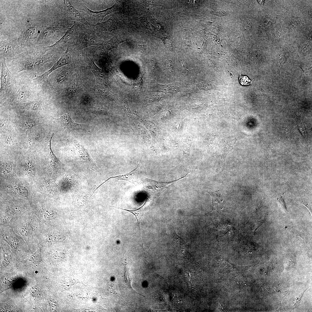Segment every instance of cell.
Wrapping results in <instances>:
<instances>
[{"label": "cell", "mask_w": 312, "mask_h": 312, "mask_svg": "<svg viewBox=\"0 0 312 312\" xmlns=\"http://www.w3.org/2000/svg\"><path fill=\"white\" fill-rule=\"evenodd\" d=\"M77 7L79 10L89 14L91 20L98 23L101 22L106 16L117 10L118 8V6L115 4L105 10L99 11H92L83 4H79Z\"/></svg>", "instance_id": "cell-5"}, {"label": "cell", "mask_w": 312, "mask_h": 312, "mask_svg": "<svg viewBox=\"0 0 312 312\" xmlns=\"http://www.w3.org/2000/svg\"><path fill=\"white\" fill-rule=\"evenodd\" d=\"M73 144L78 157L89 168L94 171H96L98 168L87 150L77 141H74Z\"/></svg>", "instance_id": "cell-8"}, {"label": "cell", "mask_w": 312, "mask_h": 312, "mask_svg": "<svg viewBox=\"0 0 312 312\" xmlns=\"http://www.w3.org/2000/svg\"><path fill=\"white\" fill-rule=\"evenodd\" d=\"M143 83V81L142 79L141 78V79L138 81V82L137 84V85L136 87V89L137 92H139V91H141L142 88Z\"/></svg>", "instance_id": "cell-30"}, {"label": "cell", "mask_w": 312, "mask_h": 312, "mask_svg": "<svg viewBox=\"0 0 312 312\" xmlns=\"http://www.w3.org/2000/svg\"><path fill=\"white\" fill-rule=\"evenodd\" d=\"M1 63L0 92L1 93H2L6 91L10 85L11 73L7 67L5 59L2 60Z\"/></svg>", "instance_id": "cell-12"}, {"label": "cell", "mask_w": 312, "mask_h": 312, "mask_svg": "<svg viewBox=\"0 0 312 312\" xmlns=\"http://www.w3.org/2000/svg\"><path fill=\"white\" fill-rule=\"evenodd\" d=\"M64 18L62 20L55 23L51 26L46 28L43 31L42 34V36L43 38H47L65 28L64 22L66 20H64Z\"/></svg>", "instance_id": "cell-14"}, {"label": "cell", "mask_w": 312, "mask_h": 312, "mask_svg": "<svg viewBox=\"0 0 312 312\" xmlns=\"http://www.w3.org/2000/svg\"><path fill=\"white\" fill-rule=\"evenodd\" d=\"M39 106V103L38 102H36L32 103L31 105V107L33 110H35L37 109Z\"/></svg>", "instance_id": "cell-32"}, {"label": "cell", "mask_w": 312, "mask_h": 312, "mask_svg": "<svg viewBox=\"0 0 312 312\" xmlns=\"http://www.w3.org/2000/svg\"><path fill=\"white\" fill-rule=\"evenodd\" d=\"M70 74L69 69H63L55 76L54 81L57 84L62 83L67 80Z\"/></svg>", "instance_id": "cell-19"}, {"label": "cell", "mask_w": 312, "mask_h": 312, "mask_svg": "<svg viewBox=\"0 0 312 312\" xmlns=\"http://www.w3.org/2000/svg\"><path fill=\"white\" fill-rule=\"evenodd\" d=\"M299 129L302 134L304 136L305 138H306L307 136L306 131L304 126L303 125V124L302 125L299 126Z\"/></svg>", "instance_id": "cell-31"}, {"label": "cell", "mask_w": 312, "mask_h": 312, "mask_svg": "<svg viewBox=\"0 0 312 312\" xmlns=\"http://www.w3.org/2000/svg\"><path fill=\"white\" fill-rule=\"evenodd\" d=\"M239 80L240 84L242 85L246 86L251 84L252 82L246 76L242 75L240 74Z\"/></svg>", "instance_id": "cell-23"}, {"label": "cell", "mask_w": 312, "mask_h": 312, "mask_svg": "<svg viewBox=\"0 0 312 312\" xmlns=\"http://www.w3.org/2000/svg\"><path fill=\"white\" fill-rule=\"evenodd\" d=\"M80 25L77 21H74L73 25L66 31L64 36L52 45L47 47L50 49L58 47L71 40H76L78 34Z\"/></svg>", "instance_id": "cell-9"}, {"label": "cell", "mask_w": 312, "mask_h": 312, "mask_svg": "<svg viewBox=\"0 0 312 312\" xmlns=\"http://www.w3.org/2000/svg\"><path fill=\"white\" fill-rule=\"evenodd\" d=\"M10 226L14 231L23 238L28 246L39 245L40 238L44 225L33 213H25Z\"/></svg>", "instance_id": "cell-1"}, {"label": "cell", "mask_w": 312, "mask_h": 312, "mask_svg": "<svg viewBox=\"0 0 312 312\" xmlns=\"http://www.w3.org/2000/svg\"><path fill=\"white\" fill-rule=\"evenodd\" d=\"M86 58L88 64L95 77L96 84L105 82L106 78L104 73L102 70L96 65L92 57L87 55L86 56Z\"/></svg>", "instance_id": "cell-13"}, {"label": "cell", "mask_w": 312, "mask_h": 312, "mask_svg": "<svg viewBox=\"0 0 312 312\" xmlns=\"http://www.w3.org/2000/svg\"><path fill=\"white\" fill-rule=\"evenodd\" d=\"M15 46L12 42L5 43L0 47V54L6 57H12L15 53Z\"/></svg>", "instance_id": "cell-16"}, {"label": "cell", "mask_w": 312, "mask_h": 312, "mask_svg": "<svg viewBox=\"0 0 312 312\" xmlns=\"http://www.w3.org/2000/svg\"><path fill=\"white\" fill-rule=\"evenodd\" d=\"M296 24H297L296 23V22H294V21L291 22L290 23L291 25L293 27H294L296 26Z\"/></svg>", "instance_id": "cell-33"}, {"label": "cell", "mask_w": 312, "mask_h": 312, "mask_svg": "<svg viewBox=\"0 0 312 312\" xmlns=\"http://www.w3.org/2000/svg\"><path fill=\"white\" fill-rule=\"evenodd\" d=\"M61 126L69 131L80 129L86 126L84 124H80L75 122L71 118L69 113L61 116L58 118H55Z\"/></svg>", "instance_id": "cell-10"}, {"label": "cell", "mask_w": 312, "mask_h": 312, "mask_svg": "<svg viewBox=\"0 0 312 312\" xmlns=\"http://www.w3.org/2000/svg\"><path fill=\"white\" fill-rule=\"evenodd\" d=\"M64 17L67 20L78 21L85 25L89 27V23L79 12L73 6L69 0L64 1Z\"/></svg>", "instance_id": "cell-6"}, {"label": "cell", "mask_w": 312, "mask_h": 312, "mask_svg": "<svg viewBox=\"0 0 312 312\" xmlns=\"http://www.w3.org/2000/svg\"><path fill=\"white\" fill-rule=\"evenodd\" d=\"M125 269L126 270L125 273V276H126V277H125V280L126 281V283H127V285H129L130 287H131V281H132V280H131V278H130L129 276V270L127 266L125 267Z\"/></svg>", "instance_id": "cell-26"}, {"label": "cell", "mask_w": 312, "mask_h": 312, "mask_svg": "<svg viewBox=\"0 0 312 312\" xmlns=\"http://www.w3.org/2000/svg\"><path fill=\"white\" fill-rule=\"evenodd\" d=\"M78 88V82L75 79L65 90L64 94V99L66 100L73 98L77 92Z\"/></svg>", "instance_id": "cell-18"}, {"label": "cell", "mask_w": 312, "mask_h": 312, "mask_svg": "<svg viewBox=\"0 0 312 312\" xmlns=\"http://www.w3.org/2000/svg\"><path fill=\"white\" fill-rule=\"evenodd\" d=\"M36 28L33 26L27 27L19 38V42L22 45L29 44L33 38L36 32Z\"/></svg>", "instance_id": "cell-15"}, {"label": "cell", "mask_w": 312, "mask_h": 312, "mask_svg": "<svg viewBox=\"0 0 312 312\" xmlns=\"http://www.w3.org/2000/svg\"><path fill=\"white\" fill-rule=\"evenodd\" d=\"M54 58L53 54L51 53L30 57L24 62L21 71L33 69L43 65L48 62L52 61Z\"/></svg>", "instance_id": "cell-7"}, {"label": "cell", "mask_w": 312, "mask_h": 312, "mask_svg": "<svg viewBox=\"0 0 312 312\" xmlns=\"http://www.w3.org/2000/svg\"><path fill=\"white\" fill-rule=\"evenodd\" d=\"M71 46L70 43H68L66 51L62 54L59 60L49 70L42 75L38 76L37 79L39 81H43L47 78L52 72L57 69L67 64L72 63V56L71 54Z\"/></svg>", "instance_id": "cell-4"}, {"label": "cell", "mask_w": 312, "mask_h": 312, "mask_svg": "<svg viewBox=\"0 0 312 312\" xmlns=\"http://www.w3.org/2000/svg\"><path fill=\"white\" fill-rule=\"evenodd\" d=\"M127 40H122L114 36L109 40L103 41L99 47L100 53L103 55L107 56L111 50L117 48L120 44Z\"/></svg>", "instance_id": "cell-11"}, {"label": "cell", "mask_w": 312, "mask_h": 312, "mask_svg": "<svg viewBox=\"0 0 312 312\" xmlns=\"http://www.w3.org/2000/svg\"><path fill=\"white\" fill-rule=\"evenodd\" d=\"M213 13L215 15L221 18L227 15V13L223 10H218L213 12Z\"/></svg>", "instance_id": "cell-28"}, {"label": "cell", "mask_w": 312, "mask_h": 312, "mask_svg": "<svg viewBox=\"0 0 312 312\" xmlns=\"http://www.w3.org/2000/svg\"><path fill=\"white\" fill-rule=\"evenodd\" d=\"M277 202L283 211H285V212H286L287 210L284 198L282 197H281L280 198L278 199Z\"/></svg>", "instance_id": "cell-25"}, {"label": "cell", "mask_w": 312, "mask_h": 312, "mask_svg": "<svg viewBox=\"0 0 312 312\" xmlns=\"http://www.w3.org/2000/svg\"><path fill=\"white\" fill-rule=\"evenodd\" d=\"M243 26L244 28L246 30H249L251 26V22L250 19H246L243 22Z\"/></svg>", "instance_id": "cell-27"}, {"label": "cell", "mask_w": 312, "mask_h": 312, "mask_svg": "<svg viewBox=\"0 0 312 312\" xmlns=\"http://www.w3.org/2000/svg\"><path fill=\"white\" fill-rule=\"evenodd\" d=\"M23 125L26 129H31L36 125V123L34 120L26 119L23 120Z\"/></svg>", "instance_id": "cell-22"}, {"label": "cell", "mask_w": 312, "mask_h": 312, "mask_svg": "<svg viewBox=\"0 0 312 312\" xmlns=\"http://www.w3.org/2000/svg\"><path fill=\"white\" fill-rule=\"evenodd\" d=\"M116 23V18L113 15L104 22H98L95 25L91 24L90 27L99 37H103L109 36L115 29Z\"/></svg>", "instance_id": "cell-3"}, {"label": "cell", "mask_w": 312, "mask_h": 312, "mask_svg": "<svg viewBox=\"0 0 312 312\" xmlns=\"http://www.w3.org/2000/svg\"><path fill=\"white\" fill-rule=\"evenodd\" d=\"M30 293L31 296L35 297H40L41 294L40 289L38 287L35 286L31 287Z\"/></svg>", "instance_id": "cell-24"}, {"label": "cell", "mask_w": 312, "mask_h": 312, "mask_svg": "<svg viewBox=\"0 0 312 312\" xmlns=\"http://www.w3.org/2000/svg\"><path fill=\"white\" fill-rule=\"evenodd\" d=\"M76 41L73 43L75 49H83L93 45H99L103 41L94 30L84 24L80 25Z\"/></svg>", "instance_id": "cell-2"}, {"label": "cell", "mask_w": 312, "mask_h": 312, "mask_svg": "<svg viewBox=\"0 0 312 312\" xmlns=\"http://www.w3.org/2000/svg\"><path fill=\"white\" fill-rule=\"evenodd\" d=\"M1 247L2 250V264L3 266H6L11 262L12 258L11 255L5 248L3 244L0 243Z\"/></svg>", "instance_id": "cell-20"}, {"label": "cell", "mask_w": 312, "mask_h": 312, "mask_svg": "<svg viewBox=\"0 0 312 312\" xmlns=\"http://www.w3.org/2000/svg\"><path fill=\"white\" fill-rule=\"evenodd\" d=\"M28 92L27 90H21L18 92V97L20 99L24 98L25 97L27 96L28 94Z\"/></svg>", "instance_id": "cell-29"}, {"label": "cell", "mask_w": 312, "mask_h": 312, "mask_svg": "<svg viewBox=\"0 0 312 312\" xmlns=\"http://www.w3.org/2000/svg\"><path fill=\"white\" fill-rule=\"evenodd\" d=\"M146 203V202H145V203H144V205H142L141 207H140V208H138L137 209H135V210H128V209H122V208H119V207H114L117 208H118V209H122V210H125V211H129V212H130L131 213H132V214H133L135 216V218H136V220L137 221V222L138 226V229H139V234H140V239H141V242H142V245L143 247V243H142V239H141V233H140V222H141V219H142V217L143 216L144 212L143 207H144L145 204Z\"/></svg>", "instance_id": "cell-17"}, {"label": "cell", "mask_w": 312, "mask_h": 312, "mask_svg": "<svg viewBox=\"0 0 312 312\" xmlns=\"http://www.w3.org/2000/svg\"><path fill=\"white\" fill-rule=\"evenodd\" d=\"M89 111L92 114H106L107 109L104 107L98 105H94L89 107Z\"/></svg>", "instance_id": "cell-21"}]
</instances>
